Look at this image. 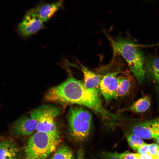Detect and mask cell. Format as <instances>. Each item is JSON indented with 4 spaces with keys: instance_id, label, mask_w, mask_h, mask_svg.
<instances>
[{
    "instance_id": "1",
    "label": "cell",
    "mask_w": 159,
    "mask_h": 159,
    "mask_svg": "<svg viewBox=\"0 0 159 159\" xmlns=\"http://www.w3.org/2000/svg\"><path fill=\"white\" fill-rule=\"evenodd\" d=\"M68 71L69 75L65 81L47 91V101L62 105H77L87 107L93 111L107 127L112 128L118 126L123 117L105 108L99 89L86 87L83 80L74 78Z\"/></svg>"
},
{
    "instance_id": "2",
    "label": "cell",
    "mask_w": 159,
    "mask_h": 159,
    "mask_svg": "<svg viewBox=\"0 0 159 159\" xmlns=\"http://www.w3.org/2000/svg\"><path fill=\"white\" fill-rule=\"evenodd\" d=\"M105 34L110 42L113 50V59L122 56L127 62L131 72L138 82L143 83L145 81V58L138 46L130 40L122 37L114 39L105 32Z\"/></svg>"
},
{
    "instance_id": "3",
    "label": "cell",
    "mask_w": 159,
    "mask_h": 159,
    "mask_svg": "<svg viewBox=\"0 0 159 159\" xmlns=\"http://www.w3.org/2000/svg\"><path fill=\"white\" fill-rule=\"evenodd\" d=\"M60 141L59 135L37 131L27 142L25 159H46L55 150Z\"/></svg>"
},
{
    "instance_id": "4",
    "label": "cell",
    "mask_w": 159,
    "mask_h": 159,
    "mask_svg": "<svg viewBox=\"0 0 159 159\" xmlns=\"http://www.w3.org/2000/svg\"><path fill=\"white\" fill-rule=\"evenodd\" d=\"M67 119L72 137L79 142L86 140L92 128V118L90 112L81 106H73L69 110Z\"/></svg>"
},
{
    "instance_id": "5",
    "label": "cell",
    "mask_w": 159,
    "mask_h": 159,
    "mask_svg": "<svg viewBox=\"0 0 159 159\" xmlns=\"http://www.w3.org/2000/svg\"><path fill=\"white\" fill-rule=\"evenodd\" d=\"M60 109L55 106L44 105L30 112V116L37 122V131L59 135L55 119L59 114Z\"/></svg>"
},
{
    "instance_id": "6",
    "label": "cell",
    "mask_w": 159,
    "mask_h": 159,
    "mask_svg": "<svg viewBox=\"0 0 159 159\" xmlns=\"http://www.w3.org/2000/svg\"><path fill=\"white\" fill-rule=\"evenodd\" d=\"M129 131L142 139L155 138L159 136V118L127 124Z\"/></svg>"
},
{
    "instance_id": "7",
    "label": "cell",
    "mask_w": 159,
    "mask_h": 159,
    "mask_svg": "<svg viewBox=\"0 0 159 159\" xmlns=\"http://www.w3.org/2000/svg\"><path fill=\"white\" fill-rule=\"evenodd\" d=\"M43 23L34 8L26 13L18 25V32L22 37H27L43 28Z\"/></svg>"
},
{
    "instance_id": "8",
    "label": "cell",
    "mask_w": 159,
    "mask_h": 159,
    "mask_svg": "<svg viewBox=\"0 0 159 159\" xmlns=\"http://www.w3.org/2000/svg\"><path fill=\"white\" fill-rule=\"evenodd\" d=\"M120 72L116 71L106 74L102 77L99 90L105 101L116 99L117 87V77Z\"/></svg>"
},
{
    "instance_id": "9",
    "label": "cell",
    "mask_w": 159,
    "mask_h": 159,
    "mask_svg": "<svg viewBox=\"0 0 159 159\" xmlns=\"http://www.w3.org/2000/svg\"><path fill=\"white\" fill-rule=\"evenodd\" d=\"M37 122L30 116H23L18 119L11 125V133L17 136L30 135L37 130Z\"/></svg>"
},
{
    "instance_id": "10",
    "label": "cell",
    "mask_w": 159,
    "mask_h": 159,
    "mask_svg": "<svg viewBox=\"0 0 159 159\" xmlns=\"http://www.w3.org/2000/svg\"><path fill=\"white\" fill-rule=\"evenodd\" d=\"M62 0L44 4L34 9L39 18L44 22L49 20L63 6Z\"/></svg>"
},
{
    "instance_id": "11",
    "label": "cell",
    "mask_w": 159,
    "mask_h": 159,
    "mask_svg": "<svg viewBox=\"0 0 159 159\" xmlns=\"http://www.w3.org/2000/svg\"><path fill=\"white\" fill-rule=\"evenodd\" d=\"M84 75L83 82L85 86L89 89H99L102 77L90 70L78 62Z\"/></svg>"
},
{
    "instance_id": "12",
    "label": "cell",
    "mask_w": 159,
    "mask_h": 159,
    "mask_svg": "<svg viewBox=\"0 0 159 159\" xmlns=\"http://www.w3.org/2000/svg\"><path fill=\"white\" fill-rule=\"evenodd\" d=\"M117 76V87L116 91V99L128 95L133 86V79L129 74Z\"/></svg>"
},
{
    "instance_id": "13",
    "label": "cell",
    "mask_w": 159,
    "mask_h": 159,
    "mask_svg": "<svg viewBox=\"0 0 159 159\" xmlns=\"http://www.w3.org/2000/svg\"><path fill=\"white\" fill-rule=\"evenodd\" d=\"M18 151V148L12 140L4 139L0 140V159H14Z\"/></svg>"
},
{
    "instance_id": "14",
    "label": "cell",
    "mask_w": 159,
    "mask_h": 159,
    "mask_svg": "<svg viewBox=\"0 0 159 159\" xmlns=\"http://www.w3.org/2000/svg\"><path fill=\"white\" fill-rule=\"evenodd\" d=\"M150 105L151 101L149 96L148 95H145L128 107L120 110L119 112H143L148 110Z\"/></svg>"
},
{
    "instance_id": "15",
    "label": "cell",
    "mask_w": 159,
    "mask_h": 159,
    "mask_svg": "<svg viewBox=\"0 0 159 159\" xmlns=\"http://www.w3.org/2000/svg\"><path fill=\"white\" fill-rule=\"evenodd\" d=\"M144 68L152 78L159 83V58H154L147 61Z\"/></svg>"
},
{
    "instance_id": "16",
    "label": "cell",
    "mask_w": 159,
    "mask_h": 159,
    "mask_svg": "<svg viewBox=\"0 0 159 159\" xmlns=\"http://www.w3.org/2000/svg\"><path fill=\"white\" fill-rule=\"evenodd\" d=\"M51 159H74V158L70 148L63 145L58 148Z\"/></svg>"
},
{
    "instance_id": "17",
    "label": "cell",
    "mask_w": 159,
    "mask_h": 159,
    "mask_svg": "<svg viewBox=\"0 0 159 159\" xmlns=\"http://www.w3.org/2000/svg\"><path fill=\"white\" fill-rule=\"evenodd\" d=\"M127 142L131 148L135 151H138L145 143L142 138L128 131L126 133Z\"/></svg>"
},
{
    "instance_id": "18",
    "label": "cell",
    "mask_w": 159,
    "mask_h": 159,
    "mask_svg": "<svg viewBox=\"0 0 159 159\" xmlns=\"http://www.w3.org/2000/svg\"><path fill=\"white\" fill-rule=\"evenodd\" d=\"M103 156L106 158H113L118 159H138L134 153L128 151L121 153H114L110 152H105L102 154Z\"/></svg>"
},
{
    "instance_id": "19",
    "label": "cell",
    "mask_w": 159,
    "mask_h": 159,
    "mask_svg": "<svg viewBox=\"0 0 159 159\" xmlns=\"http://www.w3.org/2000/svg\"><path fill=\"white\" fill-rule=\"evenodd\" d=\"M159 148V145L156 143L148 144V153L153 156H156Z\"/></svg>"
},
{
    "instance_id": "20",
    "label": "cell",
    "mask_w": 159,
    "mask_h": 159,
    "mask_svg": "<svg viewBox=\"0 0 159 159\" xmlns=\"http://www.w3.org/2000/svg\"><path fill=\"white\" fill-rule=\"evenodd\" d=\"M135 155L138 159H154L156 156H153L148 153L144 154L135 153Z\"/></svg>"
},
{
    "instance_id": "21",
    "label": "cell",
    "mask_w": 159,
    "mask_h": 159,
    "mask_svg": "<svg viewBox=\"0 0 159 159\" xmlns=\"http://www.w3.org/2000/svg\"><path fill=\"white\" fill-rule=\"evenodd\" d=\"M148 144L145 143L141 146L138 150L139 153L144 154L148 153Z\"/></svg>"
},
{
    "instance_id": "22",
    "label": "cell",
    "mask_w": 159,
    "mask_h": 159,
    "mask_svg": "<svg viewBox=\"0 0 159 159\" xmlns=\"http://www.w3.org/2000/svg\"><path fill=\"white\" fill-rule=\"evenodd\" d=\"M155 142L159 144V136L155 138Z\"/></svg>"
},
{
    "instance_id": "23",
    "label": "cell",
    "mask_w": 159,
    "mask_h": 159,
    "mask_svg": "<svg viewBox=\"0 0 159 159\" xmlns=\"http://www.w3.org/2000/svg\"><path fill=\"white\" fill-rule=\"evenodd\" d=\"M103 159H118V158H106Z\"/></svg>"
},
{
    "instance_id": "24",
    "label": "cell",
    "mask_w": 159,
    "mask_h": 159,
    "mask_svg": "<svg viewBox=\"0 0 159 159\" xmlns=\"http://www.w3.org/2000/svg\"><path fill=\"white\" fill-rule=\"evenodd\" d=\"M156 156L159 157V149H158V152H157V155H156Z\"/></svg>"
},
{
    "instance_id": "25",
    "label": "cell",
    "mask_w": 159,
    "mask_h": 159,
    "mask_svg": "<svg viewBox=\"0 0 159 159\" xmlns=\"http://www.w3.org/2000/svg\"><path fill=\"white\" fill-rule=\"evenodd\" d=\"M3 139H4L3 137L2 136L0 135V140Z\"/></svg>"
},
{
    "instance_id": "26",
    "label": "cell",
    "mask_w": 159,
    "mask_h": 159,
    "mask_svg": "<svg viewBox=\"0 0 159 159\" xmlns=\"http://www.w3.org/2000/svg\"><path fill=\"white\" fill-rule=\"evenodd\" d=\"M154 159H159V157H157V156H156L155 157Z\"/></svg>"
}]
</instances>
